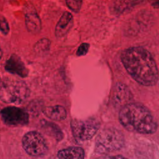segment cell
Returning a JSON list of instances; mask_svg holds the SVG:
<instances>
[{
	"mask_svg": "<svg viewBox=\"0 0 159 159\" xmlns=\"http://www.w3.org/2000/svg\"><path fill=\"white\" fill-rule=\"evenodd\" d=\"M25 22L27 29L33 34H38L42 29V22L35 10H29L25 16Z\"/></svg>",
	"mask_w": 159,
	"mask_h": 159,
	"instance_id": "cell-10",
	"label": "cell"
},
{
	"mask_svg": "<svg viewBox=\"0 0 159 159\" xmlns=\"http://www.w3.org/2000/svg\"><path fill=\"white\" fill-rule=\"evenodd\" d=\"M3 122L9 125H24L28 123V114L23 109L16 107H7L1 111Z\"/></svg>",
	"mask_w": 159,
	"mask_h": 159,
	"instance_id": "cell-7",
	"label": "cell"
},
{
	"mask_svg": "<svg viewBox=\"0 0 159 159\" xmlns=\"http://www.w3.org/2000/svg\"><path fill=\"white\" fill-rule=\"evenodd\" d=\"M43 112L48 118L54 120H61L66 117V111L65 109L61 106L45 107L43 110Z\"/></svg>",
	"mask_w": 159,
	"mask_h": 159,
	"instance_id": "cell-13",
	"label": "cell"
},
{
	"mask_svg": "<svg viewBox=\"0 0 159 159\" xmlns=\"http://www.w3.org/2000/svg\"><path fill=\"white\" fill-rule=\"evenodd\" d=\"M29 93L26 84L20 80L7 78L2 81L0 99L4 102L20 104L28 98Z\"/></svg>",
	"mask_w": 159,
	"mask_h": 159,
	"instance_id": "cell-3",
	"label": "cell"
},
{
	"mask_svg": "<svg viewBox=\"0 0 159 159\" xmlns=\"http://www.w3.org/2000/svg\"><path fill=\"white\" fill-rule=\"evenodd\" d=\"M50 46V41L48 39H40L35 45L34 50L36 52L43 53L49 50Z\"/></svg>",
	"mask_w": 159,
	"mask_h": 159,
	"instance_id": "cell-15",
	"label": "cell"
},
{
	"mask_svg": "<svg viewBox=\"0 0 159 159\" xmlns=\"http://www.w3.org/2000/svg\"><path fill=\"white\" fill-rule=\"evenodd\" d=\"M1 84H2V81H1V78H0V88H1Z\"/></svg>",
	"mask_w": 159,
	"mask_h": 159,
	"instance_id": "cell-22",
	"label": "cell"
},
{
	"mask_svg": "<svg viewBox=\"0 0 159 159\" xmlns=\"http://www.w3.org/2000/svg\"><path fill=\"white\" fill-rule=\"evenodd\" d=\"M114 101L122 107L130 102L132 96L130 90L125 84L118 83L116 86L115 92L114 93Z\"/></svg>",
	"mask_w": 159,
	"mask_h": 159,
	"instance_id": "cell-11",
	"label": "cell"
},
{
	"mask_svg": "<svg viewBox=\"0 0 159 159\" xmlns=\"http://www.w3.org/2000/svg\"><path fill=\"white\" fill-rule=\"evenodd\" d=\"M5 69L8 72L16 74L21 77L25 78L28 75V70L20 58L16 55H12L6 61Z\"/></svg>",
	"mask_w": 159,
	"mask_h": 159,
	"instance_id": "cell-8",
	"label": "cell"
},
{
	"mask_svg": "<svg viewBox=\"0 0 159 159\" xmlns=\"http://www.w3.org/2000/svg\"><path fill=\"white\" fill-rule=\"evenodd\" d=\"M58 157V159H84V152L81 147H72L60 150Z\"/></svg>",
	"mask_w": 159,
	"mask_h": 159,
	"instance_id": "cell-12",
	"label": "cell"
},
{
	"mask_svg": "<svg viewBox=\"0 0 159 159\" xmlns=\"http://www.w3.org/2000/svg\"><path fill=\"white\" fill-rule=\"evenodd\" d=\"M73 25V17L69 12H65L55 27V35L58 38L62 37L68 33Z\"/></svg>",
	"mask_w": 159,
	"mask_h": 159,
	"instance_id": "cell-9",
	"label": "cell"
},
{
	"mask_svg": "<svg viewBox=\"0 0 159 159\" xmlns=\"http://www.w3.org/2000/svg\"><path fill=\"white\" fill-rule=\"evenodd\" d=\"M2 50H1V48H0V59H1V57H2Z\"/></svg>",
	"mask_w": 159,
	"mask_h": 159,
	"instance_id": "cell-21",
	"label": "cell"
},
{
	"mask_svg": "<svg viewBox=\"0 0 159 159\" xmlns=\"http://www.w3.org/2000/svg\"><path fill=\"white\" fill-rule=\"evenodd\" d=\"M89 48V45L87 43H81L76 52V54L78 56H82V55H84L87 53V52H88Z\"/></svg>",
	"mask_w": 159,
	"mask_h": 159,
	"instance_id": "cell-18",
	"label": "cell"
},
{
	"mask_svg": "<svg viewBox=\"0 0 159 159\" xmlns=\"http://www.w3.org/2000/svg\"><path fill=\"white\" fill-rule=\"evenodd\" d=\"M66 2L69 9L75 12H78L81 9L83 0H66Z\"/></svg>",
	"mask_w": 159,
	"mask_h": 159,
	"instance_id": "cell-16",
	"label": "cell"
},
{
	"mask_svg": "<svg viewBox=\"0 0 159 159\" xmlns=\"http://www.w3.org/2000/svg\"><path fill=\"white\" fill-rule=\"evenodd\" d=\"M121 61L131 77L138 83L147 86L155 85L158 80V71L151 53L140 47L125 49Z\"/></svg>",
	"mask_w": 159,
	"mask_h": 159,
	"instance_id": "cell-1",
	"label": "cell"
},
{
	"mask_svg": "<svg viewBox=\"0 0 159 159\" xmlns=\"http://www.w3.org/2000/svg\"><path fill=\"white\" fill-rule=\"evenodd\" d=\"M96 159H127L126 158L121 156V155H114V156H106L99 157Z\"/></svg>",
	"mask_w": 159,
	"mask_h": 159,
	"instance_id": "cell-19",
	"label": "cell"
},
{
	"mask_svg": "<svg viewBox=\"0 0 159 159\" xmlns=\"http://www.w3.org/2000/svg\"><path fill=\"white\" fill-rule=\"evenodd\" d=\"M124 145L123 134L115 128L104 129L98 136L96 150L100 153H110L120 150Z\"/></svg>",
	"mask_w": 159,
	"mask_h": 159,
	"instance_id": "cell-4",
	"label": "cell"
},
{
	"mask_svg": "<svg viewBox=\"0 0 159 159\" xmlns=\"http://www.w3.org/2000/svg\"><path fill=\"white\" fill-rule=\"evenodd\" d=\"M0 30L4 35H7L9 32V26L7 20L2 16H0Z\"/></svg>",
	"mask_w": 159,
	"mask_h": 159,
	"instance_id": "cell-17",
	"label": "cell"
},
{
	"mask_svg": "<svg viewBox=\"0 0 159 159\" xmlns=\"http://www.w3.org/2000/svg\"><path fill=\"white\" fill-rule=\"evenodd\" d=\"M22 142L25 151L31 156H40L47 152L45 140L39 132L31 131L27 133L23 137Z\"/></svg>",
	"mask_w": 159,
	"mask_h": 159,
	"instance_id": "cell-6",
	"label": "cell"
},
{
	"mask_svg": "<svg viewBox=\"0 0 159 159\" xmlns=\"http://www.w3.org/2000/svg\"><path fill=\"white\" fill-rule=\"evenodd\" d=\"M145 0H116L114 9L118 13L127 11Z\"/></svg>",
	"mask_w": 159,
	"mask_h": 159,
	"instance_id": "cell-14",
	"label": "cell"
},
{
	"mask_svg": "<svg viewBox=\"0 0 159 159\" xmlns=\"http://www.w3.org/2000/svg\"><path fill=\"white\" fill-rule=\"evenodd\" d=\"M151 4L152 7L159 9V0H152Z\"/></svg>",
	"mask_w": 159,
	"mask_h": 159,
	"instance_id": "cell-20",
	"label": "cell"
},
{
	"mask_svg": "<svg viewBox=\"0 0 159 159\" xmlns=\"http://www.w3.org/2000/svg\"><path fill=\"white\" fill-rule=\"evenodd\" d=\"M119 119L122 125L131 132L150 134L158 127L150 111L139 103L129 102L121 107Z\"/></svg>",
	"mask_w": 159,
	"mask_h": 159,
	"instance_id": "cell-2",
	"label": "cell"
},
{
	"mask_svg": "<svg viewBox=\"0 0 159 159\" xmlns=\"http://www.w3.org/2000/svg\"><path fill=\"white\" fill-rule=\"evenodd\" d=\"M99 122L95 119L73 120L71 122L73 135L76 141L83 142L91 139L98 132Z\"/></svg>",
	"mask_w": 159,
	"mask_h": 159,
	"instance_id": "cell-5",
	"label": "cell"
}]
</instances>
